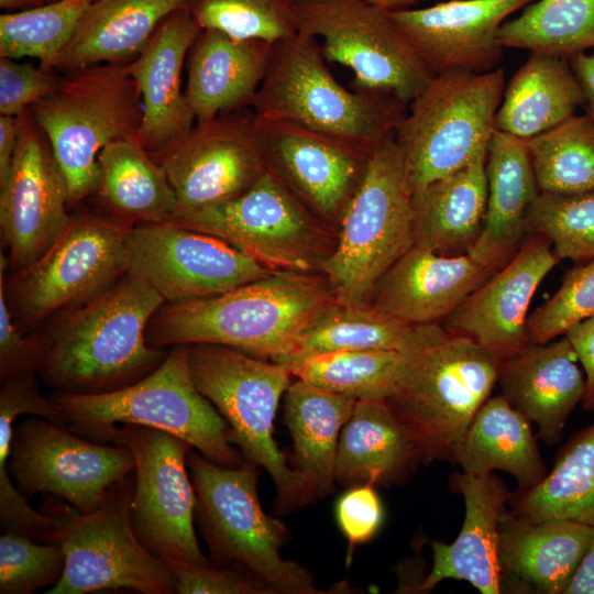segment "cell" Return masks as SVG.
Wrapping results in <instances>:
<instances>
[{"instance_id": "obj_1", "label": "cell", "mask_w": 594, "mask_h": 594, "mask_svg": "<svg viewBox=\"0 0 594 594\" xmlns=\"http://www.w3.org/2000/svg\"><path fill=\"white\" fill-rule=\"evenodd\" d=\"M164 302L146 282L125 273L99 295L59 312L43 333L40 378L54 392L101 394L145 377L168 354L146 341L147 324Z\"/></svg>"}, {"instance_id": "obj_2", "label": "cell", "mask_w": 594, "mask_h": 594, "mask_svg": "<svg viewBox=\"0 0 594 594\" xmlns=\"http://www.w3.org/2000/svg\"><path fill=\"white\" fill-rule=\"evenodd\" d=\"M336 300L323 275L273 272L227 293L164 302L151 318V346L219 344L279 362Z\"/></svg>"}, {"instance_id": "obj_3", "label": "cell", "mask_w": 594, "mask_h": 594, "mask_svg": "<svg viewBox=\"0 0 594 594\" xmlns=\"http://www.w3.org/2000/svg\"><path fill=\"white\" fill-rule=\"evenodd\" d=\"M251 108L261 120L292 122L366 153L393 134L407 112V103L393 95L342 86L318 38L302 31L274 43Z\"/></svg>"}, {"instance_id": "obj_4", "label": "cell", "mask_w": 594, "mask_h": 594, "mask_svg": "<svg viewBox=\"0 0 594 594\" xmlns=\"http://www.w3.org/2000/svg\"><path fill=\"white\" fill-rule=\"evenodd\" d=\"M189 344L174 345L148 375L123 388L101 394L54 392L50 397L64 426L103 443L117 424H134L175 435L208 460L237 466L241 461L229 441V425L196 387Z\"/></svg>"}, {"instance_id": "obj_5", "label": "cell", "mask_w": 594, "mask_h": 594, "mask_svg": "<svg viewBox=\"0 0 594 594\" xmlns=\"http://www.w3.org/2000/svg\"><path fill=\"white\" fill-rule=\"evenodd\" d=\"M501 362L471 338L444 331L408 354L387 400L410 432L421 463L455 460L474 416L498 381Z\"/></svg>"}, {"instance_id": "obj_6", "label": "cell", "mask_w": 594, "mask_h": 594, "mask_svg": "<svg viewBox=\"0 0 594 594\" xmlns=\"http://www.w3.org/2000/svg\"><path fill=\"white\" fill-rule=\"evenodd\" d=\"M134 471L113 483L100 505L82 513L46 494L40 510L54 522L47 543L58 544L65 568L47 594H86L133 590L142 594H174L176 584L165 562L136 537L130 517Z\"/></svg>"}, {"instance_id": "obj_7", "label": "cell", "mask_w": 594, "mask_h": 594, "mask_svg": "<svg viewBox=\"0 0 594 594\" xmlns=\"http://www.w3.org/2000/svg\"><path fill=\"white\" fill-rule=\"evenodd\" d=\"M189 366L197 389L229 425L230 443L271 475L275 512L286 514L314 501L304 475L288 466L273 437L275 414L292 372L275 361L207 343L190 345Z\"/></svg>"}, {"instance_id": "obj_8", "label": "cell", "mask_w": 594, "mask_h": 594, "mask_svg": "<svg viewBox=\"0 0 594 594\" xmlns=\"http://www.w3.org/2000/svg\"><path fill=\"white\" fill-rule=\"evenodd\" d=\"M413 246L411 188L393 133L371 154L320 272L338 302L370 304L381 277Z\"/></svg>"}, {"instance_id": "obj_9", "label": "cell", "mask_w": 594, "mask_h": 594, "mask_svg": "<svg viewBox=\"0 0 594 594\" xmlns=\"http://www.w3.org/2000/svg\"><path fill=\"white\" fill-rule=\"evenodd\" d=\"M30 111L48 139L74 205L95 194L102 148L135 138L143 107L128 64H99L66 74Z\"/></svg>"}, {"instance_id": "obj_10", "label": "cell", "mask_w": 594, "mask_h": 594, "mask_svg": "<svg viewBox=\"0 0 594 594\" xmlns=\"http://www.w3.org/2000/svg\"><path fill=\"white\" fill-rule=\"evenodd\" d=\"M187 466L196 494L195 518L215 561L242 565L275 593L322 594L312 574L280 556L287 527L267 515L257 494V465L215 463L190 451Z\"/></svg>"}, {"instance_id": "obj_11", "label": "cell", "mask_w": 594, "mask_h": 594, "mask_svg": "<svg viewBox=\"0 0 594 594\" xmlns=\"http://www.w3.org/2000/svg\"><path fill=\"white\" fill-rule=\"evenodd\" d=\"M504 90L499 67L431 77L394 132L411 191L464 167L487 148Z\"/></svg>"}, {"instance_id": "obj_12", "label": "cell", "mask_w": 594, "mask_h": 594, "mask_svg": "<svg viewBox=\"0 0 594 594\" xmlns=\"http://www.w3.org/2000/svg\"><path fill=\"white\" fill-rule=\"evenodd\" d=\"M169 221L215 235L274 272L320 271L333 250L329 226L270 166L242 195L217 206L177 212Z\"/></svg>"}, {"instance_id": "obj_13", "label": "cell", "mask_w": 594, "mask_h": 594, "mask_svg": "<svg viewBox=\"0 0 594 594\" xmlns=\"http://www.w3.org/2000/svg\"><path fill=\"white\" fill-rule=\"evenodd\" d=\"M103 443L124 446L134 458V491L130 506L140 541L163 561L208 565L195 532L196 494L188 473L193 447L169 432L120 424Z\"/></svg>"}, {"instance_id": "obj_14", "label": "cell", "mask_w": 594, "mask_h": 594, "mask_svg": "<svg viewBox=\"0 0 594 594\" xmlns=\"http://www.w3.org/2000/svg\"><path fill=\"white\" fill-rule=\"evenodd\" d=\"M299 31L322 38L323 55L354 74V88L410 102L432 72L388 11L365 0H294Z\"/></svg>"}, {"instance_id": "obj_15", "label": "cell", "mask_w": 594, "mask_h": 594, "mask_svg": "<svg viewBox=\"0 0 594 594\" xmlns=\"http://www.w3.org/2000/svg\"><path fill=\"white\" fill-rule=\"evenodd\" d=\"M118 219L82 215L35 262L14 272L9 285L19 318L35 324L84 304L127 273L125 235Z\"/></svg>"}, {"instance_id": "obj_16", "label": "cell", "mask_w": 594, "mask_h": 594, "mask_svg": "<svg viewBox=\"0 0 594 594\" xmlns=\"http://www.w3.org/2000/svg\"><path fill=\"white\" fill-rule=\"evenodd\" d=\"M7 466L26 499L48 494L87 513L134 471V458L124 446L95 442L32 416L14 426Z\"/></svg>"}, {"instance_id": "obj_17", "label": "cell", "mask_w": 594, "mask_h": 594, "mask_svg": "<svg viewBox=\"0 0 594 594\" xmlns=\"http://www.w3.org/2000/svg\"><path fill=\"white\" fill-rule=\"evenodd\" d=\"M124 245L127 273L165 302L223 294L274 272L215 235L172 221L132 224Z\"/></svg>"}, {"instance_id": "obj_18", "label": "cell", "mask_w": 594, "mask_h": 594, "mask_svg": "<svg viewBox=\"0 0 594 594\" xmlns=\"http://www.w3.org/2000/svg\"><path fill=\"white\" fill-rule=\"evenodd\" d=\"M177 198V212L229 201L267 170L252 108L197 122L157 160Z\"/></svg>"}, {"instance_id": "obj_19", "label": "cell", "mask_w": 594, "mask_h": 594, "mask_svg": "<svg viewBox=\"0 0 594 594\" xmlns=\"http://www.w3.org/2000/svg\"><path fill=\"white\" fill-rule=\"evenodd\" d=\"M19 117L16 151L0 185V227L12 273L42 256L73 219L67 184L46 134L30 108Z\"/></svg>"}, {"instance_id": "obj_20", "label": "cell", "mask_w": 594, "mask_h": 594, "mask_svg": "<svg viewBox=\"0 0 594 594\" xmlns=\"http://www.w3.org/2000/svg\"><path fill=\"white\" fill-rule=\"evenodd\" d=\"M258 125L268 166L317 218L339 224L372 153L292 122Z\"/></svg>"}, {"instance_id": "obj_21", "label": "cell", "mask_w": 594, "mask_h": 594, "mask_svg": "<svg viewBox=\"0 0 594 594\" xmlns=\"http://www.w3.org/2000/svg\"><path fill=\"white\" fill-rule=\"evenodd\" d=\"M551 242L532 233L517 252L446 318L444 329L505 360L527 346L530 301L558 264Z\"/></svg>"}, {"instance_id": "obj_22", "label": "cell", "mask_w": 594, "mask_h": 594, "mask_svg": "<svg viewBox=\"0 0 594 594\" xmlns=\"http://www.w3.org/2000/svg\"><path fill=\"white\" fill-rule=\"evenodd\" d=\"M534 0H449L389 12L432 74L496 69L503 47L497 31L507 16Z\"/></svg>"}, {"instance_id": "obj_23", "label": "cell", "mask_w": 594, "mask_h": 594, "mask_svg": "<svg viewBox=\"0 0 594 594\" xmlns=\"http://www.w3.org/2000/svg\"><path fill=\"white\" fill-rule=\"evenodd\" d=\"M200 31L186 9L177 10L128 64L143 107L135 140L154 160L179 141L196 120L182 91V69Z\"/></svg>"}, {"instance_id": "obj_24", "label": "cell", "mask_w": 594, "mask_h": 594, "mask_svg": "<svg viewBox=\"0 0 594 594\" xmlns=\"http://www.w3.org/2000/svg\"><path fill=\"white\" fill-rule=\"evenodd\" d=\"M451 485L464 499L461 530L451 543L431 541L432 568L413 592L428 593L453 579L469 582L482 594L502 593L505 575L497 556L498 528L512 493L494 474L457 472Z\"/></svg>"}, {"instance_id": "obj_25", "label": "cell", "mask_w": 594, "mask_h": 594, "mask_svg": "<svg viewBox=\"0 0 594 594\" xmlns=\"http://www.w3.org/2000/svg\"><path fill=\"white\" fill-rule=\"evenodd\" d=\"M494 273L469 253L443 255L414 245L381 277L370 304L411 324L438 323Z\"/></svg>"}, {"instance_id": "obj_26", "label": "cell", "mask_w": 594, "mask_h": 594, "mask_svg": "<svg viewBox=\"0 0 594 594\" xmlns=\"http://www.w3.org/2000/svg\"><path fill=\"white\" fill-rule=\"evenodd\" d=\"M576 353L564 336L558 341L527 345L502 360V396L538 426L548 444L561 440L568 417L585 393V377Z\"/></svg>"}, {"instance_id": "obj_27", "label": "cell", "mask_w": 594, "mask_h": 594, "mask_svg": "<svg viewBox=\"0 0 594 594\" xmlns=\"http://www.w3.org/2000/svg\"><path fill=\"white\" fill-rule=\"evenodd\" d=\"M486 179L483 229L469 254L496 272L525 241L539 194L527 140L494 130L487 143Z\"/></svg>"}, {"instance_id": "obj_28", "label": "cell", "mask_w": 594, "mask_h": 594, "mask_svg": "<svg viewBox=\"0 0 594 594\" xmlns=\"http://www.w3.org/2000/svg\"><path fill=\"white\" fill-rule=\"evenodd\" d=\"M274 43L232 37L204 29L188 53L184 90L197 122L251 108L266 74Z\"/></svg>"}, {"instance_id": "obj_29", "label": "cell", "mask_w": 594, "mask_h": 594, "mask_svg": "<svg viewBox=\"0 0 594 594\" xmlns=\"http://www.w3.org/2000/svg\"><path fill=\"white\" fill-rule=\"evenodd\" d=\"M189 0H92L72 38L44 69L76 72L99 64H127L161 23Z\"/></svg>"}, {"instance_id": "obj_30", "label": "cell", "mask_w": 594, "mask_h": 594, "mask_svg": "<svg viewBox=\"0 0 594 594\" xmlns=\"http://www.w3.org/2000/svg\"><path fill=\"white\" fill-rule=\"evenodd\" d=\"M594 527L568 519L531 521L506 512L497 556L505 578L537 592L564 594L588 547Z\"/></svg>"}, {"instance_id": "obj_31", "label": "cell", "mask_w": 594, "mask_h": 594, "mask_svg": "<svg viewBox=\"0 0 594 594\" xmlns=\"http://www.w3.org/2000/svg\"><path fill=\"white\" fill-rule=\"evenodd\" d=\"M486 151L464 167L411 191L414 245L443 255L469 253L486 212Z\"/></svg>"}, {"instance_id": "obj_32", "label": "cell", "mask_w": 594, "mask_h": 594, "mask_svg": "<svg viewBox=\"0 0 594 594\" xmlns=\"http://www.w3.org/2000/svg\"><path fill=\"white\" fill-rule=\"evenodd\" d=\"M421 463L407 427L387 399H359L340 433L336 482L395 484Z\"/></svg>"}, {"instance_id": "obj_33", "label": "cell", "mask_w": 594, "mask_h": 594, "mask_svg": "<svg viewBox=\"0 0 594 594\" xmlns=\"http://www.w3.org/2000/svg\"><path fill=\"white\" fill-rule=\"evenodd\" d=\"M583 102L568 58L531 52L504 90L494 130L528 140L573 116Z\"/></svg>"}, {"instance_id": "obj_34", "label": "cell", "mask_w": 594, "mask_h": 594, "mask_svg": "<svg viewBox=\"0 0 594 594\" xmlns=\"http://www.w3.org/2000/svg\"><path fill=\"white\" fill-rule=\"evenodd\" d=\"M529 422L502 395L488 397L471 421L454 462L476 476L505 471L520 491L535 487L548 472Z\"/></svg>"}, {"instance_id": "obj_35", "label": "cell", "mask_w": 594, "mask_h": 594, "mask_svg": "<svg viewBox=\"0 0 594 594\" xmlns=\"http://www.w3.org/2000/svg\"><path fill=\"white\" fill-rule=\"evenodd\" d=\"M356 399L329 392L300 378L285 392L284 421L294 443L296 469L314 498L334 490L336 460L342 428Z\"/></svg>"}, {"instance_id": "obj_36", "label": "cell", "mask_w": 594, "mask_h": 594, "mask_svg": "<svg viewBox=\"0 0 594 594\" xmlns=\"http://www.w3.org/2000/svg\"><path fill=\"white\" fill-rule=\"evenodd\" d=\"M438 323L411 324L388 316L371 304L334 301L302 332L295 351L277 363L334 351H398L411 353L438 338Z\"/></svg>"}, {"instance_id": "obj_37", "label": "cell", "mask_w": 594, "mask_h": 594, "mask_svg": "<svg viewBox=\"0 0 594 594\" xmlns=\"http://www.w3.org/2000/svg\"><path fill=\"white\" fill-rule=\"evenodd\" d=\"M98 165L95 194L118 220L138 224L169 221L174 217L178 204L169 180L135 138L106 145Z\"/></svg>"}, {"instance_id": "obj_38", "label": "cell", "mask_w": 594, "mask_h": 594, "mask_svg": "<svg viewBox=\"0 0 594 594\" xmlns=\"http://www.w3.org/2000/svg\"><path fill=\"white\" fill-rule=\"evenodd\" d=\"M510 514L522 519H568L594 527V424L561 450L535 487L512 493Z\"/></svg>"}, {"instance_id": "obj_39", "label": "cell", "mask_w": 594, "mask_h": 594, "mask_svg": "<svg viewBox=\"0 0 594 594\" xmlns=\"http://www.w3.org/2000/svg\"><path fill=\"white\" fill-rule=\"evenodd\" d=\"M409 353L398 351H334L285 364L293 376L359 399H388L397 391Z\"/></svg>"}, {"instance_id": "obj_40", "label": "cell", "mask_w": 594, "mask_h": 594, "mask_svg": "<svg viewBox=\"0 0 594 594\" xmlns=\"http://www.w3.org/2000/svg\"><path fill=\"white\" fill-rule=\"evenodd\" d=\"M504 47L570 58L594 48V0H538L497 31Z\"/></svg>"}, {"instance_id": "obj_41", "label": "cell", "mask_w": 594, "mask_h": 594, "mask_svg": "<svg viewBox=\"0 0 594 594\" xmlns=\"http://www.w3.org/2000/svg\"><path fill=\"white\" fill-rule=\"evenodd\" d=\"M539 193L594 190V120L573 114L527 140Z\"/></svg>"}, {"instance_id": "obj_42", "label": "cell", "mask_w": 594, "mask_h": 594, "mask_svg": "<svg viewBox=\"0 0 594 594\" xmlns=\"http://www.w3.org/2000/svg\"><path fill=\"white\" fill-rule=\"evenodd\" d=\"M92 0H58L0 15V57L48 63L72 38Z\"/></svg>"}, {"instance_id": "obj_43", "label": "cell", "mask_w": 594, "mask_h": 594, "mask_svg": "<svg viewBox=\"0 0 594 594\" xmlns=\"http://www.w3.org/2000/svg\"><path fill=\"white\" fill-rule=\"evenodd\" d=\"M186 10L201 30L241 40L275 43L299 31L294 0H189Z\"/></svg>"}, {"instance_id": "obj_44", "label": "cell", "mask_w": 594, "mask_h": 594, "mask_svg": "<svg viewBox=\"0 0 594 594\" xmlns=\"http://www.w3.org/2000/svg\"><path fill=\"white\" fill-rule=\"evenodd\" d=\"M528 232L548 238L559 261L594 260V190L539 193L528 216Z\"/></svg>"}, {"instance_id": "obj_45", "label": "cell", "mask_w": 594, "mask_h": 594, "mask_svg": "<svg viewBox=\"0 0 594 594\" xmlns=\"http://www.w3.org/2000/svg\"><path fill=\"white\" fill-rule=\"evenodd\" d=\"M591 317H594V260L570 268L559 289L528 316L527 345L548 343Z\"/></svg>"}, {"instance_id": "obj_46", "label": "cell", "mask_w": 594, "mask_h": 594, "mask_svg": "<svg viewBox=\"0 0 594 594\" xmlns=\"http://www.w3.org/2000/svg\"><path fill=\"white\" fill-rule=\"evenodd\" d=\"M65 554L55 543H43L11 531L0 536V593L31 594L61 580Z\"/></svg>"}, {"instance_id": "obj_47", "label": "cell", "mask_w": 594, "mask_h": 594, "mask_svg": "<svg viewBox=\"0 0 594 594\" xmlns=\"http://www.w3.org/2000/svg\"><path fill=\"white\" fill-rule=\"evenodd\" d=\"M164 562L174 576L178 594H276L242 565L237 569L215 563L197 565L174 559Z\"/></svg>"}, {"instance_id": "obj_48", "label": "cell", "mask_w": 594, "mask_h": 594, "mask_svg": "<svg viewBox=\"0 0 594 594\" xmlns=\"http://www.w3.org/2000/svg\"><path fill=\"white\" fill-rule=\"evenodd\" d=\"M8 258L0 254V382L37 373L45 352L43 333L24 334L13 320L6 290Z\"/></svg>"}, {"instance_id": "obj_49", "label": "cell", "mask_w": 594, "mask_h": 594, "mask_svg": "<svg viewBox=\"0 0 594 594\" xmlns=\"http://www.w3.org/2000/svg\"><path fill=\"white\" fill-rule=\"evenodd\" d=\"M62 77L13 58H0V113L19 117L34 102L50 94Z\"/></svg>"}, {"instance_id": "obj_50", "label": "cell", "mask_w": 594, "mask_h": 594, "mask_svg": "<svg viewBox=\"0 0 594 594\" xmlns=\"http://www.w3.org/2000/svg\"><path fill=\"white\" fill-rule=\"evenodd\" d=\"M372 483L351 486L337 501L336 520L345 537L350 562L353 548L375 537L384 520L382 501Z\"/></svg>"}, {"instance_id": "obj_51", "label": "cell", "mask_w": 594, "mask_h": 594, "mask_svg": "<svg viewBox=\"0 0 594 594\" xmlns=\"http://www.w3.org/2000/svg\"><path fill=\"white\" fill-rule=\"evenodd\" d=\"M564 336L573 346L585 374V393L581 402L587 411L594 410V317L570 327Z\"/></svg>"}, {"instance_id": "obj_52", "label": "cell", "mask_w": 594, "mask_h": 594, "mask_svg": "<svg viewBox=\"0 0 594 594\" xmlns=\"http://www.w3.org/2000/svg\"><path fill=\"white\" fill-rule=\"evenodd\" d=\"M20 132V117H0V185L6 180L14 158Z\"/></svg>"}, {"instance_id": "obj_53", "label": "cell", "mask_w": 594, "mask_h": 594, "mask_svg": "<svg viewBox=\"0 0 594 594\" xmlns=\"http://www.w3.org/2000/svg\"><path fill=\"white\" fill-rule=\"evenodd\" d=\"M569 62L584 94L585 114L594 120V52L575 54Z\"/></svg>"}, {"instance_id": "obj_54", "label": "cell", "mask_w": 594, "mask_h": 594, "mask_svg": "<svg viewBox=\"0 0 594 594\" xmlns=\"http://www.w3.org/2000/svg\"><path fill=\"white\" fill-rule=\"evenodd\" d=\"M564 594H594V530L586 552Z\"/></svg>"}, {"instance_id": "obj_55", "label": "cell", "mask_w": 594, "mask_h": 594, "mask_svg": "<svg viewBox=\"0 0 594 594\" xmlns=\"http://www.w3.org/2000/svg\"><path fill=\"white\" fill-rule=\"evenodd\" d=\"M365 1L385 11L393 12V11L410 9L411 6L422 0H365Z\"/></svg>"}, {"instance_id": "obj_56", "label": "cell", "mask_w": 594, "mask_h": 594, "mask_svg": "<svg viewBox=\"0 0 594 594\" xmlns=\"http://www.w3.org/2000/svg\"><path fill=\"white\" fill-rule=\"evenodd\" d=\"M46 3L45 0H0V8L4 10H25Z\"/></svg>"}, {"instance_id": "obj_57", "label": "cell", "mask_w": 594, "mask_h": 594, "mask_svg": "<svg viewBox=\"0 0 594 594\" xmlns=\"http://www.w3.org/2000/svg\"><path fill=\"white\" fill-rule=\"evenodd\" d=\"M54 1H58V0H45L46 3L54 2Z\"/></svg>"}]
</instances>
